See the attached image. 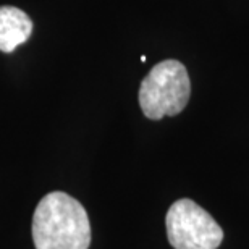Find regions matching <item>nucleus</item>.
<instances>
[{
	"label": "nucleus",
	"instance_id": "f257e3e1",
	"mask_svg": "<svg viewBox=\"0 0 249 249\" xmlns=\"http://www.w3.org/2000/svg\"><path fill=\"white\" fill-rule=\"evenodd\" d=\"M33 241L36 249H88L91 223L86 209L67 193L46 194L34 211Z\"/></svg>",
	"mask_w": 249,
	"mask_h": 249
},
{
	"label": "nucleus",
	"instance_id": "f03ea898",
	"mask_svg": "<svg viewBox=\"0 0 249 249\" xmlns=\"http://www.w3.org/2000/svg\"><path fill=\"white\" fill-rule=\"evenodd\" d=\"M191 96L186 67L178 60L154 65L139 86V106L149 120L175 117L185 110Z\"/></svg>",
	"mask_w": 249,
	"mask_h": 249
},
{
	"label": "nucleus",
	"instance_id": "7ed1b4c3",
	"mask_svg": "<svg viewBox=\"0 0 249 249\" xmlns=\"http://www.w3.org/2000/svg\"><path fill=\"white\" fill-rule=\"evenodd\" d=\"M167 238L175 249H217L223 230L206 209L193 199H178L165 217Z\"/></svg>",
	"mask_w": 249,
	"mask_h": 249
},
{
	"label": "nucleus",
	"instance_id": "20e7f679",
	"mask_svg": "<svg viewBox=\"0 0 249 249\" xmlns=\"http://www.w3.org/2000/svg\"><path fill=\"white\" fill-rule=\"evenodd\" d=\"M33 21L23 10L3 5L0 7V52L12 53L29 39Z\"/></svg>",
	"mask_w": 249,
	"mask_h": 249
}]
</instances>
